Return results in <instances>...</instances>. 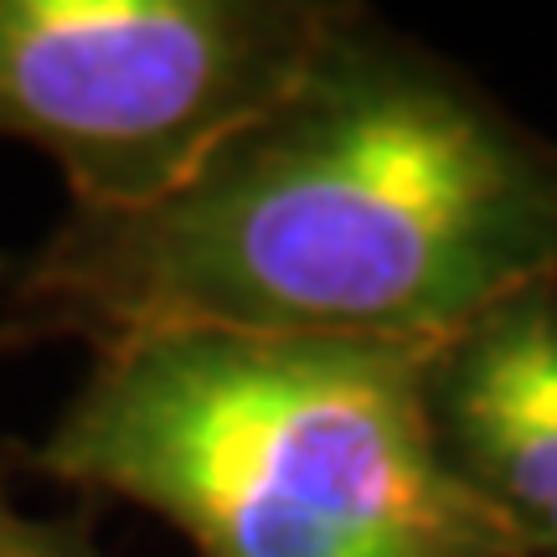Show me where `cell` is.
Listing matches in <instances>:
<instances>
[{
	"instance_id": "1",
	"label": "cell",
	"mask_w": 557,
	"mask_h": 557,
	"mask_svg": "<svg viewBox=\"0 0 557 557\" xmlns=\"http://www.w3.org/2000/svg\"><path fill=\"white\" fill-rule=\"evenodd\" d=\"M557 274V145L346 21L176 197L73 212L16 284L32 331L438 346Z\"/></svg>"
},
{
	"instance_id": "5",
	"label": "cell",
	"mask_w": 557,
	"mask_h": 557,
	"mask_svg": "<svg viewBox=\"0 0 557 557\" xmlns=\"http://www.w3.org/2000/svg\"><path fill=\"white\" fill-rule=\"evenodd\" d=\"M0 557H99L83 532L73 527H47V521L26 517L21 506L0 496Z\"/></svg>"
},
{
	"instance_id": "4",
	"label": "cell",
	"mask_w": 557,
	"mask_h": 557,
	"mask_svg": "<svg viewBox=\"0 0 557 557\" xmlns=\"http://www.w3.org/2000/svg\"><path fill=\"white\" fill-rule=\"evenodd\" d=\"M423 377L455 475L527 557H557V274L438 341Z\"/></svg>"
},
{
	"instance_id": "2",
	"label": "cell",
	"mask_w": 557,
	"mask_h": 557,
	"mask_svg": "<svg viewBox=\"0 0 557 557\" xmlns=\"http://www.w3.org/2000/svg\"><path fill=\"white\" fill-rule=\"evenodd\" d=\"M429 351L233 331L99 341L37 465L156 511L197 557H527L438 444Z\"/></svg>"
},
{
	"instance_id": "3",
	"label": "cell",
	"mask_w": 557,
	"mask_h": 557,
	"mask_svg": "<svg viewBox=\"0 0 557 557\" xmlns=\"http://www.w3.org/2000/svg\"><path fill=\"white\" fill-rule=\"evenodd\" d=\"M346 21L310 0H0V139L58 160L73 212H145L289 99Z\"/></svg>"
}]
</instances>
